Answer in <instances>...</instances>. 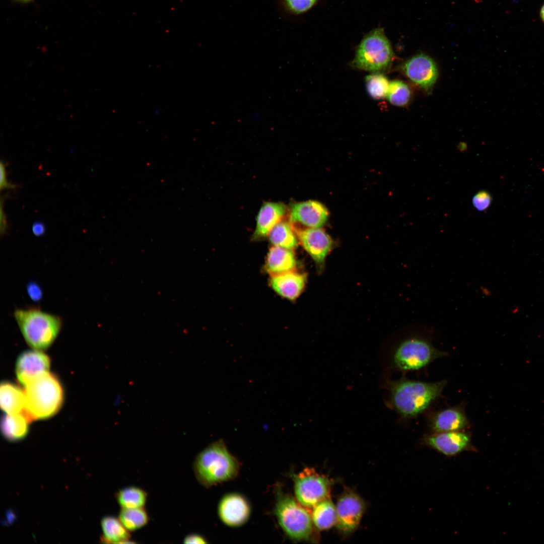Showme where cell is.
Instances as JSON below:
<instances>
[{"instance_id":"1","label":"cell","mask_w":544,"mask_h":544,"mask_svg":"<svg viewBox=\"0 0 544 544\" xmlns=\"http://www.w3.org/2000/svg\"><path fill=\"white\" fill-rule=\"evenodd\" d=\"M447 381L427 382L409 379L387 380L389 392L387 405L403 419L414 418L422 414L441 395Z\"/></svg>"},{"instance_id":"2","label":"cell","mask_w":544,"mask_h":544,"mask_svg":"<svg viewBox=\"0 0 544 544\" xmlns=\"http://www.w3.org/2000/svg\"><path fill=\"white\" fill-rule=\"evenodd\" d=\"M24 413L31 422L55 415L63 402L64 393L57 377L47 372L35 378L25 386Z\"/></svg>"},{"instance_id":"3","label":"cell","mask_w":544,"mask_h":544,"mask_svg":"<svg viewBox=\"0 0 544 544\" xmlns=\"http://www.w3.org/2000/svg\"><path fill=\"white\" fill-rule=\"evenodd\" d=\"M239 469L237 459L222 440L212 443L200 452L193 462L195 476L206 487L234 478Z\"/></svg>"},{"instance_id":"4","label":"cell","mask_w":544,"mask_h":544,"mask_svg":"<svg viewBox=\"0 0 544 544\" xmlns=\"http://www.w3.org/2000/svg\"><path fill=\"white\" fill-rule=\"evenodd\" d=\"M14 315L26 343L39 351L51 346L62 325L59 316L36 308L16 309Z\"/></svg>"},{"instance_id":"5","label":"cell","mask_w":544,"mask_h":544,"mask_svg":"<svg viewBox=\"0 0 544 544\" xmlns=\"http://www.w3.org/2000/svg\"><path fill=\"white\" fill-rule=\"evenodd\" d=\"M393 52L383 30L374 29L367 34L357 48L352 65L356 69L374 73H382L392 62Z\"/></svg>"},{"instance_id":"6","label":"cell","mask_w":544,"mask_h":544,"mask_svg":"<svg viewBox=\"0 0 544 544\" xmlns=\"http://www.w3.org/2000/svg\"><path fill=\"white\" fill-rule=\"evenodd\" d=\"M447 355L435 348L427 337L417 335L399 343L392 353L391 362L395 369L406 372L421 370Z\"/></svg>"},{"instance_id":"7","label":"cell","mask_w":544,"mask_h":544,"mask_svg":"<svg viewBox=\"0 0 544 544\" xmlns=\"http://www.w3.org/2000/svg\"><path fill=\"white\" fill-rule=\"evenodd\" d=\"M275 514L284 531L291 539L308 540L313 530L311 514L293 497L278 492Z\"/></svg>"},{"instance_id":"8","label":"cell","mask_w":544,"mask_h":544,"mask_svg":"<svg viewBox=\"0 0 544 544\" xmlns=\"http://www.w3.org/2000/svg\"><path fill=\"white\" fill-rule=\"evenodd\" d=\"M293 477L296 498L306 508H312L330 498V481L314 469L307 467Z\"/></svg>"},{"instance_id":"9","label":"cell","mask_w":544,"mask_h":544,"mask_svg":"<svg viewBox=\"0 0 544 544\" xmlns=\"http://www.w3.org/2000/svg\"><path fill=\"white\" fill-rule=\"evenodd\" d=\"M366 505L363 499L352 490L347 489L339 497L335 505L338 529L349 534L358 527L365 512Z\"/></svg>"},{"instance_id":"10","label":"cell","mask_w":544,"mask_h":544,"mask_svg":"<svg viewBox=\"0 0 544 544\" xmlns=\"http://www.w3.org/2000/svg\"><path fill=\"white\" fill-rule=\"evenodd\" d=\"M400 70L411 81L426 90L432 88L438 76L435 61L423 53L407 59L401 65Z\"/></svg>"},{"instance_id":"11","label":"cell","mask_w":544,"mask_h":544,"mask_svg":"<svg viewBox=\"0 0 544 544\" xmlns=\"http://www.w3.org/2000/svg\"><path fill=\"white\" fill-rule=\"evenodd\" d=\"M293 228L303 247L321 270L332 246L331 238L320 228Z\"/></svg>"},{"instance_id":"12","label":"cell","mask_w":544,"mask_h":544,"mask_svg":"<svg viewBox=\"0 0 544 544\" xmlns=\"http://www.w3.org/2000/svg\"><path fill=\"white\" fill-rule=\"evenodd\" d=\"M50 360L39 350L26 351L17 358L16 374L20 383L25 386L35 378L49 372Z\"/></svg>"},{"instance_id":"13","label":"cell","mask_w":544,"mask_h":544,"mask_svg":"<svg viewBox=\"0 0 544 544\" xmlns=\"http://www.w3.org/2000/svg\"><path fill=\"white\" fill-rule=\"evenodd\" d=\"M423 442L446 456H453L467 449L471 438L468 433L462 430L433 433L425 436Z\"/></svg>"},{"instance_id":"14","label":"cell","mask_w":544,"mask_h":544,"mask_svg":"<svg viewBox=\"0 0 544 544\" xmlns=\"http://www.w3.org/2000/svg\"><path fill=\"white\" fill-rule=\"evenodd\" d=\"M328 218V212L325 207L313 200L293 204L289 213L291 224H299L307 228H321Z\"/></svg>"},{"instance_id":"15","label":"cell","mask_w":544,"mask_h":544,"mask_svg":"<svg viewBox=\"0 0 544 544\" xmlns=\"http://www.w3.org/2000/svg\"><path fill=\"white\" fill-rule=\"evenodd\" d=\"M218 515L222 521L229 526L236 527L245 523L250 514L247 500L238 493L224 496L218 505Z\"/></svg>"},{"instance_id":"16","label":"cell","mask_w":544,"mask_h":544,"mask_svg":"<svg viewBox=\"0 0 544 544\" xmlns=\"http://www.w3.org/2000/svg\"><path fill=\"white\" fill-rule=\"evenodd\" d=\"M430 426L433 433L463 430L469 422L464 406L458 405L444 409L434 414L430 419Z\"/></svg>"},{"instance_id":"17","label":"cell","mask_w":544,"mask_h":544,"mask_svg":"<svg viewBox=\"0 0 544 544\" xmlns=\"http://www.w3.org/2000/svg\"><path fill=\"white\" fill-rule=\"evenodd\" d=\"M306 282L305 274L293 270L271 276L270 284L279 295L287 299L294 300L302 293Z\"/></svg>"},{"instance_id":"18","label":"cell","mask_w":544,"mask_h":544,"mask_svg":"<svg viewBox=\"0 0 544 544\" xmlns=\"http://www.w3.org/2000/svg\"><path fill=\"white\" fill-rule=\"evenodd\" d=\"M286 211V207L282 202H264L257 216L254 238L259 239L267 236L273 228L282 220Z\"/></svg>"},{"instance_id":"19","label":"cell","mask_w":544,"mask_h":544,"mask_svg":"<svg viewBox=\"0 0 544 544\" xmlns=\"http://www.w3.org/2000/svg\"><path fill=\"white\" fill-rule=\"evenodd\" d=\"M296 259L292 250L273 246L267 253L266 270L271 276L294 270Z\"/></svg>"},{"instance_id":"20","label":"cell","mask_w":544,"mask_h":544,"mask_svg":"<svg viewBox=\"0 0 544 544\" xmlns=\"http://www.w3.org/2000/svg\"><path fill=\"white\" fill-rule=\"evenodd\" d=\"M1 409L8 414L22 413L25 410L24 391L16 384L9 382H2L0 386Z\"/></svg>"},{"instance_id":"21","label":"cell","mask_w":544,"mask_h":544,"mask_svg":"<svg viewBox=\"0 0 544 544\" xmlns=\"http://www.w3.org/2000/svg\"><path fill=\"white\" fill-rule=\"evenodd\" d=\"M31 422L24 414H6L1 419V431L5 438L11 441L23 439L28 434Z\"/></svg>"},{"instance_id":"22","label":"cell","mask_w":544,"mask_h":544,"mask_svg":"<svg viewBox=\"0 0 544 544\" xmlns=\"http://www.w3.org/2000/svg\"><path fill=\"white\" fill-rule=\"evenodd\" d=\"M103 536L102 541L109 543H126L130 541V534L119 519L114 516H107L101 520Z\"/></svg>"},{"instance_id":"23","label":"cell","mask_w":544,"mask_h":544,"mask_svg":"<svg viewBox=\"0 0 544 544\" xmlns=\"http://www.w3.org/2000/svg\"><path fill=\"white\" fill-rule=\"evenodd\" d=\"M267 236L273 246L293 250L298 245L297 235L290 222L282 220L273 228Z\"/></svg>"},{"instance_id":"24","label":"cell","mask_w":544,"mask_h":544,"mask_svg":"<svg viewBox=\"0 0 544 544\" xmlns=\"http://www.w3.org/2000/svg\"><path fill=\"white\" fill-rule=\"evenodd\" d=\"M311 517L316 528L320 530L328 529L336 524L335 505L330 498L325 499L312 508Z\"/></svg>"},{"instance_id":"25","label":"cell","mask_w":544,"mask_h":544,"mask_svg":"<svg viewBox=\"0 0 544 544\" xmlns=\"http://www.w3.org/2000/svg\"><path fill=\"white\" fill-rule=\"evenodd\" d=\"M148 495L143 489L134 486L125 487L119 490L116 498L121 509L144 507Z\"/></svg>"},{"instance_id":"26","label":"cell","mask_w":544,"mask_h":544,"mask_svg":"<svg viewBox=\"0 0 544 544\" xmlns=\"http://www.w3.org/2000/svg\"><path fill=\"white\" fill-rule=\"evenodd\" d=\"M118 519L130 532L144 527L149 520V515L144 507L121 509Z\"/></svg>"},{"instance_id":"27","label":"cell","mask_w":544,"mask_h":544,"mask_svg":"<svg viewBox=\"0 0 544 544\" xmlns=\"http://www.w3.org/2000/svg\"><path fill=\"white\" fill-rule=\"evenodd\" d=\"M365 84L368 93L376 100L386 98L390 82L382 73H374L367 76Z\"/></svg>"},{"instance_id":"28","label":"cell","mask_w":544,"mask_h":544,"mask_svg":"<svg viewBox=\"0 0 544 544\" xmlns=\"http://www.w3.org/2000/svg\"><path fill=\"white\" fill-rule=\"evenodd\" d=\"M411 91L409 86L400 80H394L390 82L388 94V101L394 106L404 107L410 101Z\"/></svg>"},{"instance_id":"29","label":"cell","mask_w":544,"mask_h":544,"mask_svg":"<svg viewBox=\"0 0 544 544\" xmlns=\"http://www.w3.org/2000/svg\"><path fill=\"white\" fill-rule=\"evenodd\" d=\"M317 0H284L287 8L292 13L299 14L307 12Z\"/></svg>"},{"instance_id":"30","label":"cell","mask_w":544,"mask_h":544,"mask_svg":"<svg viewBox=\"0 0 544 544\" xmlns=\"http://www.w3.org/2000/svg\"><path fill=\"white\" fill-rule=\"evenodd\" d=\"M491 194L486 191H481L477 193L472 198V204L478 211H483L487 209L492 202Z\"/></svg>"},{"instance_id":"31","label":"cell","mask_w":544,"mask_h":544,"mask_svg":"<svg viewBox=\"0 0 544 544\" xmlns=\"http://www.w3.org/2000/svg\"><path fill=\"white\" fill-rule=\"evenodd\" d=\"M27 291L29 296L34 301H39L42 297V289L36 283H29L27 287Z\"/></svg>"},{"instance_id":"32","label":"cell","mask_w":544,"mask_h":544,"mask_svg":"<svg viewBox=\"0 0 544 544\" xmlns=\"http://www.w3.org/2000/svg\"><path fill=\"white\" fill-rule=\"evenodd\" d=\"M0 189L1 190L9 188L15 189L17 187V185L8 181L6 166L3 161H1L0 164Z\"/></svg>"},{"instance_id":"33","label":"cell","mask_w":544,"mask_h":544,"mask_svg":"<svg viewBox=\"0 0 544 544\" xmlns=\"http://www.w3.org/2000/svg\"><path fill=\"white\" fill-rule=\"evenodd\" d=\"M183 542L186 544H201L206 543H207V541L202 535L196 533H191L185 536L183 540Z\"/></svg>"},{"instance_id":"34","label":"cell","mask_w":544,"mask_h":544,"mask_svg":"<svg viewBox=\"0 0 544 544\" xmlns=\"http://www.w3.org/2000/svg\"><path fill=\"white\" fill-rule=\"evenodd\" d=\"M33 234L37 237L43 235L46 231V227L44 224L40 221L35 222L32 226Z\"/></svg>"},{"instance_id":"35","label":"cell","mask_w":544,"mask_h":544,"mask_svg":"<svg viewBox=\"0 0 544 544\" xmlns=\"http://www.w3.org/2000/svg\"><path fill=\"white\" fill-rule=\"evenodd\" d=\"M0 227H1V235L5 234L8 228V223L7 222V217L4 213L3 209V200L1 199V216H0Z\"/></svg>"},{"instance_id":"36","label":"cell","mask_w":544,"mask_h":544,"mask_svg":"<svg viewBox=\"0 0 544 544\" xmlns=\"http://www.w3.org/2000/svg\"><path fill=\"white\" fill-rule=\"evenodd\" d=\"M540 17L542 21L544 23V4L541 6L540 10Z\"/></svg>"},{"instance_id":"37","label":"cell","mask_w":544,"mask_h":544,"mask_svg":"<svg viewBox=\"0 0 544 544\" xmlns=\"http://www.w3.org/2000/svg\"><path fill=\"white\" fill-rule=\"evenodd\" d=\"M15 1H16L17 2L20 3H22V4H27V3H29L31 2L34 0H15Z\"/></svg>"}]
</instances>
